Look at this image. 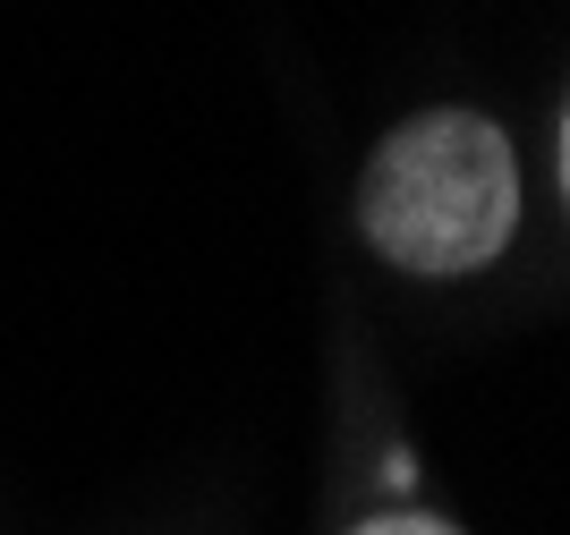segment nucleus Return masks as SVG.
I'll return each mask as SVG.
<instances>
[{"label": "nucleus", "instance_id": "f257e3e1", "mask_svg": "<svg viewBox=\"0 0 570 535\" xmlns=\"http://www.w3.org/2000/svg\"><path fill=\"white\" fill-rule=\"evenodd\" d=\"M357 221L401 273H476L520 221V162L494 119L426 111L366 162Z\"/></svg>", "mask_w": 570, "mask_h": 535}, {"label": "nucleus", "instance_id": "f03ea898", "mask_svg": "<svg viewBox=\"0 0 570 535\" xmlns=\"http://www.w3.org/2000/svg\"><path fill=\"white\" fill-rule=\"evenodd\" d=\"M357 535H452L443 518H375V527H357Z\"/></svg>", "mask_w": 570, "mask_h": 535}]
</instances>
